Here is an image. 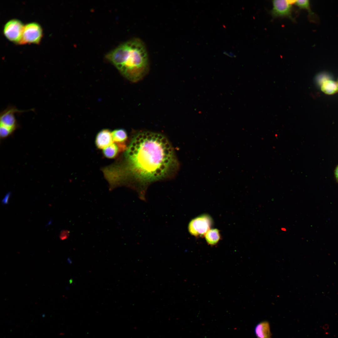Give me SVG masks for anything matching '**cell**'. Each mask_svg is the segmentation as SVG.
I'll return each instance as SVG.
<instances>
[{
    "instance_id": "ac0fdd59",
    "label": "cell",
    "mask_w": 338,
    "mask_h": 338,
    "mask_svg": "<svg viewBox=\"0 0 338 338\" xmlns=\"http://www.w3.org/2000/svg\"><path fill=\"white\" fill-rule=\"evenodd\" d=\"M335 178L338 182V165L336 166L335 171Z\"/></svg>"
},
{
    "instance_id": "7a4b0ae2",
    "label": "cell",
    "mask_w": 338,
    "mask_h": 338,
    "mask_svg": "<svg viewBox=\"0 0 338 338\" xmlns=\"http://www.w3.org/2000/svg\"><path fill=\"white\" fill-rule=\"evenodd\" d=\"M106 58L125 78L133 82L141 80L149 70L147 50L139 38L122 44L108 53Z\"/></svg>"
},
{
    "instance_id": "5b68a950",
    "label": "cell",
    "mask_w": 338,
    "mask_h": 338,
    "mask_svg": "<svg viewBox=\"0 0 338 338\" xmlns=\"http://www.w3.org/2000/svg\"><path fill=\"white\" fill-rule=\"evenodd\" d=\"M24 26L19 20L13 19L9 21L5 24L3 33L8 39L15 43H21Z\"/></svg>"
},
{
    "instance_id": "d6986e66",
    "label": "cell",
    "mask_w": 338,
    "mask_h": 338,
    "mask_svg": "<svg viewBox=\"0 0 338 338\" xmlns=\"http://www.w3.org/2000/svg\"><path fill=\"white\" fill-rule=\"evenodd\" d=\"M337 82L338 86V80H337Z\"/></svg>"
},
{
    "instance_id": "8fae6325",
    "label": "cell",
    "mask_w": 338,
    "mask_h": 338,
    "mask_svg": "<svg viewBox=\"0 0 338 338\" xmlns=\"http://www.w3.org/2000/svg\"><path fill=\"white\" fill-rule=\"evenodd\" d=\"M255 333L258 338H270L271 333L269 323L264 321L258 324L255 328Z\"/></svg>"
},
{
    "instance_id": "277c9868",
    "label": "cell",
    "mask_w": 338,
    "mask_h": 338,
    "mask_svg": "<svg viewBox=\"0 0 338 338\" xmlns=\"http://www.w3.org/2000/svg\"><path fill=\"white\" fill-rule=\"evenodd\" d=\"M211 217L206 214L200 215L192 220L188 227L190 234L195 236H205L213 225Z\"/></svg>"
},
{
    "instance_id": "7c38bea8",
    "label": "cell",
    "mask_w": 338,
    "mask_h": 338,
    "mask_svg": "<svg viewBox=\"0 0 338 338\" xmlns=\"http://www.w3.org/2000/svg\"><path fill=\"white\" fill-rule=\"evenodd\" d=\"M205 236L208 244L212 246L216 244L220 239L219 231L215 228L210 229L206 233Z\"/></svg>"
},
{
    "instance_id": "9c48e42d",
    "label": "cell",
    "mask_w": 338,
    "mask_h": 338,
    "mask_svg": "<svg viewBox=\"0 0 338 338\" xmlns=\"http://www.w3.org/2000/svg\"><path fill=\"white\" fill-rule=\"evenodd\" d=\"M320 84L321 91L328 95H334L338 92V86L337 81L331 79L325 78Z\"/></svg>"
},
{
    "instance_id": "ba28073f",
    "label": "cell",
    "mask_w": 338,
    "mask_h": 338,
    "mask_svg": "<svg viewBox=\"0 0 338 338\" xmlns=\"http://www.w3.org/2000/svg\"><path fill=\"white\" fill-rule=\"evenodd\" d=\"M114 143L112 132L108 129L100 131L95 138V143L100 149H104Z\"/></svg>"
},
{
    "instance_id": "30bf717a",
    "label": "cell",
    "mask_w": 338,
    "mask_h": 338,
    "mask_svg": "<svg viewBox=\"0 0 338 338\" xmlns=\"http://www.w3.org/2000/svg\"><path fill=\"white\" fill-rule=\"evenodd\" d=\"M295 4L300 9H305L308 13V18L310 21L318 23L320 18L312 10L310 3L308 0H298L295 1Z\"/></svg>"
},
{
    "instance_id": "2e32d148",
    "label": "cell",
    "mask_w": 338,
    "mask_h": 338,
    "mask_svg": "<svg viewBox=\"0 0 338 338\" xmlns=\"http://www.w3.org/2000/svg\"><path fill=\"white\" fill-rule=\"evenodd\" d=\"M68 234V232L67 231L63 230L60 233L59 235V238L61 240H64L67 237Z\"/></svg>"
},
{
    "instance_id": "52a82bcc",
    "label": "cell",
    "mask_w": 338,
    "mask_h": 338,
    "mask_svg": "<svg viewBox=\"0 0 338 338\" xmlns=\"http://www.w3.org/2000/svg\"><path fill=\"white\" fill-rule=\"evenodd\" d=\"M273 7L270 12L273 18L288 17L293 20L292 4L289 1L274 0L272 1Z\"/></svg>"
},
{
    "instance_id": "e0dca14e",
    "label": "cell",
    "mask_w": 338,
    "mask_h": 338,
    "mask_svg": "<svg viewBox=\"0 0 338 338\" xmlns=\"http://www.w3.org/2000/svg\"><path fill=\"white\" fill-rule=\"evenodd\" d=\"M223 54H225V55L228 56L229 57H231L235 58L236 56V55H235L231 51H230V52H227L226 51H224L223 52Z\"/></svg>"
},
{
    "instance_id": "3957f363",
    "label": "cell",
    "mask_w": 338,
    "mask_h": 338,
    "mask_svg": "<svg viewBox=\"0 0 338 338\" xmlns=\"http://www.w3.org/2000/svg\"><path fill=\"white\" fill-rule=\"evenodd\" d=\"M20 110L15 106L9 105L0 115V136L4 139L12 135L20 127L15 115L27 111Z\"/></svg>"
},
{
    "instance_id": "9a60e30c",
    "label": "cell",
    "mask_w": 338,
    "mask_h": 338,
    "mask_svg": "<svg viewBox=\"0 0 338 338\" xmlns=\"http://www.w3.org/2000/svg\"><path fill=\"white\" fill-rule=\"evenodd\" d=\"M11 192H8L2 200L1 202L3 205H6L8 203V201L11 195Z\"/></svg>"
},
{
    "instance_id": "8992f818",
    "label": "cell",
    "mask_w": 338,
    "mask_h": 338,
    "mask_svg": "<svg viewBox=\"0 0 338 338\" xmlns=\"http://www.w3.org/2000/svg\"><path fill=\"white\" fill-rule=\"evenodd\" d=\"M42 36V30L36 23H31L24 26L21 43H39Z\"/></svg>"
},
{
    "instance_id": "6da1fadb",
    "label": "cell",
    "mask_w": 338,
    "mask_h": 338,
    "mask_svg": "<svg viewBox=\"0 0 338 338\" xmlns=\"http://www.w3.org/2000/svg\"><path fill=\"white\" fill-rule=\"evenodd\" d=\"M129 169L138 179L151 182L167 176L176 164L174 150L163 135L150 131L137 133L126 149Z\"/></svg>"
},
{
    "instance_id": "5bb4252c",
    "label": "cell",
    "mask_w": 338,
    "mask_h": 338,
    "mask_svg": "<svg viewBox=\"0 0 338 338\" xmlns=\"http://www.w3.org/2000/svg\"><path fill=\"white\" fill-rule=\"evenodd\" d=\"M120 150L116 143H113L104 149L103 152L105 156L107 158H113L117 156Z\"/></svg>"
},
{
    "instance_id": "4fadbf2b",
    "label": "cell",
    "mask_w": 338,
    "mask_h": 338,
    "mask_svg": "<svg viewBox=\"0 0 338 338\" xmlns=\"http://www.w3.org/2000/svg\"><path fill=\"white\" fill-rule=\"evenodd\" d=\"M114 141L117 144H125L127 139V134L125 130L118 129L112 132Z\"/></svg>"
}]
</instances>
